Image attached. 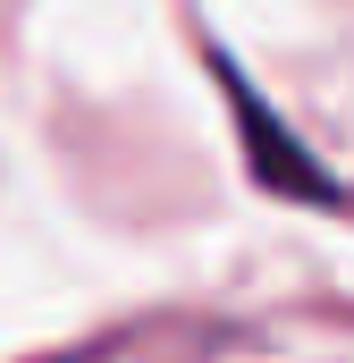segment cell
Segmentation results:
<instances>
[{
  "instance_id": "6da1fadb",
  "label": "cell",
  "mask_w": 354,
  "mask_h": 363,
  "mask_svg": "<svg viewBox=\"0 0 354 363\" xmlns=\"http://www.w3.org/2000/svg\"><path fill=\"white\" fill-rule=\"evenodd\" d=\"M211 77H219V93H228V118H236V135H245L253 178H262L278 203H321V211H329V203H346L338 178L321 169V152H312V144H304V135H295V127L262 101V85H253L228 51H211Z\"/></svg>"
}]
</instances>
